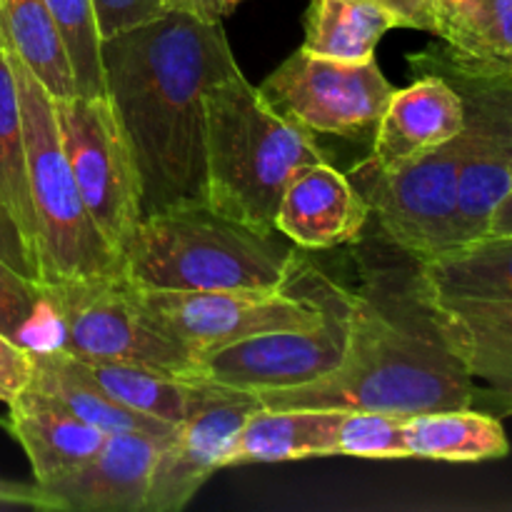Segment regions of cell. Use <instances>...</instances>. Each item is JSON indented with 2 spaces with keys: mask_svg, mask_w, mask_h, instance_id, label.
I'll return each instance as SVG.
<instances>
[{
  "mask_svg": "<svg viewBox=\"0 0 512 512\" xmlns=\"http://www.w3.org/2000/svg\"><path fill=\"white\" fill-rule=\"evenodd\" d=\"M105 95L140 178L143 215L208 203L205 93L238 70L223 23L170 10L100 43Z\"/></svg>",
  "mask_w": 512,
  "mask_h": 512,
  "instance_id": "obj_1",
  "label": "cell"
},
{
  "mask_svg": "<svg viewBox=\"0 0 512 512\" xmlns=\"http://www.w3.org/2000/svg\"><path fill=\"white\" fill-rule=\"evenodd\" d=\"M265 408L375 410L413 418L473 408L475 380L445 340L418 283L405 298L353 293V333L343 365L315 383L258 393Z\"/></svg>",
  "mask_w": 512,
  "mask_h": 512,
  "instance_id": "obj_2",
  "label": "cell"
},
{
  "mask_svg": "<svg viewBox=\"0 0 512 512\" xmlns=\"http://www.w3.org/2000/svg\"><path fill=\"white\" fill-rule=\"evenodd\" d=\"M208 205L260 235L275 233V215L290 180L328 155L313 133L285 118L243 70L205 93Z\"/></svg>",
  "mask_w": 512,
  "mask_h": 512,
  "instance_id": "obj_3",
  "label": "cell"
},
{
  "mask_svg": "<svg viewBox=\"0 0 512 512\" xmlns=\"http://www.w3.org/2000/svg\"><path fill=\"white\" fill-rule=\"evenodd\" d=\"M300 253L208 203L143 215L123 250L125 278L158 290H280Z\"/></svg>",
  "mask_w": 512,
  "mask_h": 512,
  "instance_id": "obj_4",
  "label": "cell"
},
{
  "mask_svg": "<svg viewBox=\"0 0 512 512\" xmlns=\"http://www.w3.org/2000/svg\"><path fill=\"white\" fill-rule=\"evenodd\" d=\"M8 48V45H5ZM23 115L28 188L38 225L40 283L95 278L123 270L118 250L103 238L90 218L60 145L53 98L8 48Z\"/></svg>",
  "mask_w": 512,
  "mask_h": 512,
  "instance_id": "obj_5",
  "label": "cell"
},
{
  "mask_svg": "<svg viewBox=\"0 0 512 512\" xmlns=\"http://www.w3.org/2000/svg\"><path fill=\"white\" fill-rule=\"evenodd\" d=\"M320 305V315L308 325L253 335L233 345L200 355L195 378L245 393L298 388L315 383L343 365L353 333V293L340 288L320 268L300 255L293 270Z\"/></svg>",
  "mask_w": 512,
  "mask_h": 512,
  "instance_id": "obj_6",
  "label": "cell"
},
{
  "mask_svg": "<svg viewBox=\"0 0 512 512\" xmlns=\"http://www.w3.org/2000/svg\"><path fill=\"white\" fill-rule=\"evenodd\" d=\"M43 293L50 325L58 328L50 348L83 360L148 365L198 380L195 355L170 343L145 320L123 270L43 285Z\"/></svg>",
  "mask_w": 512,
  "mask_h": 512,
  "instance_id": "obj_7",
  "label": "cell"
},
{
  "mask_svg": "<svg viewBox=\"0 0 512 512\" xmlns=\"http://www.w3.org/2000/svg\"><path fill=\"white\" fill-rule=\"evenodd\" d=\"M140 313L170 343L195 355L253 335L313 323L320 305L290 275L280 290H158L133 285Z\"/></svg>",
  "mask_w": 512,
  "mask_h": 512,
  "instance_id": "obj_8",
  "label": "cell"
},
{
  "mask_svg": "<svg viewBox=\"0 0 512 512\" xmlns=\"http://www.w3.org/2000/svg\"><path fill=\"white\" fill-rule=\"evenodd\" d=\"M60 145L90 218L123 258L143 205L140 178L120 120L108 95L53 98Z\"/></svg>",
  "mask_w": 512,
  "mask_h": 512,
  "instance_id": "obj_9",
  "label": "cell"
},
{
  "mask_svg": "<svg viewBox=\"0 0 512 512\" xmlns=\"http://www.w3.org/2000/svg\"><path fill=\"white\" fill-rule=\"evenodd\" d=\"M468 153V133H458L400 168L398 173H378L360 165L353 170V185L378 218L385 238L420 260L458 245V180Z\"/></svg>",
  "mask_w": 512,
  "mask_h": 512,
  "instance_id": "obj_10",
  "label": "cell"
},
{
  "mask_svg": "<svg viewBox=\"0 0 512 512\" xmlns=\"http://www.w3.org/2000/svg\"><path fill=\"white\" fill-rule=\"evenodd\" d=\"M265 98L310 133L348 140L373 138L395 85L378 60L343 63L300 48L260 85Z\"/></svg>",
  "mask_w": 512,
  "mask_h": 512,
  "instance_id": "obj_11",
  "label": "cell"
},
{
  "mask_svg": "<svg viewBox=\"0 0 512 512\" xmlns=\"http://www.w3.org/2000/svg\"><path fill=\"white\" fill-rule=\"evenodd\" d=\"M425 73L450 80L465 105L468 153L458 180V245H463L488 233L495 208L512 188V75Z\"/></svg>",
  "mask_w": 512,
  "mask_h": 512,
  "instance_id": "obj_12",
  "label": "cell"
},
{
  "mask_svg": "<svg viewBox=\"0 0 512 512\" xmlns=\"http://www.w3.org/2000/svg\"><path fill=\"white\" fill-rule=\"evenodd\" d=\"M260 408L255 393L215 385L208 398L173 428L160 448L150 480L145 512L183 510L218 470L243 428L245 418Z\"/></svg>",
  "mask_w": 512,
  "mask_h": 512,
  "instance_id": "obj_13",
  "label": "cell"
},
{
  "mask_svg": "<svg viewBox=\"0 0 512 512\" xmlns=\"http://www.w3.org/2000/svg\"><path fill=\"white\" fill-rule=\"evenodd\" d=\"M168 438L108 433L93 458L40 488L53 495L60 512H145L155 460Z\"/></svg>",
  "mask_w": 512,
  "mask_h": 512,
  "instance_id": "obj_14",
  "label": "cell"
},
{
  "mask_svg": "<svg viewBox=\"0 0 512 512\" xmlns=\"http://www.w3.org/2000/svg\"><path fill=\"white\" fill-rule=\"evenodd\" d=\"M463 128L465 105L453 83L438 73H423L408 88H395L390 95L365 165L378 173H398L453 140Z\"/></svg>",
  "mask_w": 512,
  "mask_h": 512,
  "instance_id": "obj_15",
  "label": "cell"
},
{
  "mask_svg": "<svg viewBox=\"0 0 512 512\" xmlns=\"http://www.w3.org/2000/svg\"><path fill=\"white\" fill-rule=\"evenodd\" d=\"M368 220V200L348 175L325 160L308 165L290 180L275 215V233L295 248L330 250L358 240Z\"/></svg>",
  "mask_w": 512,
  "mask_h": 512,
  "instance_id": "obj_16",
  "label": "cell"
},
{
  "mask_svg": "<svg viewBox=\"0 0 512 512\" xmlns=\"http://www.w3.org/2000/svg\"><path fill=\"white\" fill-rule=\"evenodd\" d=\"M433 15L443 48L413 60L418 68L512 75V0H433Z\"/></svg>",
  "mask_w": 512,
  "mask_h": 512,
  "instance_id": "obj_17",
  "label": "cell"
},
{
  "mask_svg": "<svg viewBox=\"0 0 512 512\" xmlns=\"http://www.w3.org/2000/svg\"><path fill=\"white\" fill-rule=\"evenodd\" d=\"M423 298L473 380H483L503 410H508L512 405V300Z\"/></svg>",
  "mask_w": 512,
  "mask_h": 512,
  "instance_id": "obj_18",
  "label": "cell"
},
{
  "mask_svg": "<svg viewBox=\"0 0 512 512\" xmlns=\"http://www.w3.org/2000/svg\"><path fill=\"white\" fill-rule=\"evenodd\" d=\"M5 430L30 460L38 485H50L93 458L105 433L75 418L55 398L25 385L8 403Z\"/></svg>",
  "mask_w": 512,
  "mask_h": 512,
  "instance_id": "obj_19",
  "label": "cell"
},
{
  "mask_svg": "<svg viewBox=\"0 0 512 512\" xmlns=\"http://www.w3.org/2000/svg\"><path fill=\"white\" fill-rule=\"evenodd\" d=\"M343 410L330 408H255L235 435L225 468L253 463L328 458Z\"/></svg>",
  "mask_w": 512,
  "mask_h": 512,
  "instance_id": "obj_20",
  "label": "cell"
},
{
  "mask_svg": "<svg viewBox=\"0 0 512 512\" xmlns=\"http://www.w3.org/2000/svg\"><path fill=\"white\" fill-rule=\"evenodd\" d=\"M413 263L420 293L430 298L512 300V235H480Z\"/></svg>",
  "mask_w": 512,
  "mask_h": 512,
  "instance_id": "obj_21",
  "label": "cell"
},
{
  "mask_svg": "<svg viewBox=\"0 0 512 512\" xmlns=\"http://www.w3.org/2000/svg\"><path fill=\"white\" fill-rule=\"evenodd\" d=\"M33 353V373L28 385L58 400L68 413L83 423L108 433H145L155 438H168L175 425L130 410L105 395L93 380L85 378L73 365L68 353L58 348H38Z\"/></svg>",
  "mask_w": 512,
  "mask_h": 512,
  "instance_id": "obj_22",
  "label": "cell"
},
{
  "mask_svg": "<svg viewBox=\"0 0 512 512\" xmlns=\"http://www.w3.org/2000/svg\"><path fill=\"white\" fill-rule=\"evenodd\" d=\"M70 360L85 378L93 380L105 395L118 400L120 405L163 420L168 425L183 423L208 398L210 388H213V383L208 380L183 378V375L148 368V365L83 360L75 355H70Z\"/></svg>",
  "mask_w": 512,
  "mask_h": 512,
  "instance_id": "obj_23",
  "label": "cell"
},
{
  "mask_svg": "<svg viewBox=\"0 0 512 512\" xmlns=\"http://www.w3.org/2000/svg\"><path fill=\"white\" fill-rule=\"evenodd\" d=\"M408 458L443 463H483L510 453L498 418L473 408H450L405 418Z\"/></svg>",
  "mask_w": 512,
  "mask_h": 512,
  "instance_id": "obj_24",
  "label": "cell"
},
{
  "mask_svg": "<svg viewBox=\"0 0 512 512\" xmlns=\"http://www.w3.org/2000/svg\"><path fill=\"white\" fill-rule=\"evenodd\" d=\"M398 20L370 0H310L303 50L320 58L365 63Z\"/></svg>",
  "mask_w": 512,
  "mask_h": 512,
  "instance_id": "obj_25",
  "label": "cell"
},
{
  "mask_svg": "<svg viewBox=\"0 0 512 512\" xmlns=\"http://www.w3.org/2000/svg\"><path fill=\"white\" fill-rule=\"evenodd\" d=\"M0 28L5 45L28 65L50 98L75 95L68 50L45 0H0Z\"/></svg>",
  "mask_w": 512,
  "mask_h": 512,
  "instance_id": "obj_26",
  "label": "cell"
},
{
  "mask_svg": "<svg viewBox=\"0 0 512 512\" xmlns=\"http://www.w3.org/2000/svg\"><path fill=\"white\" fill-rule=\"evenodd\" d=\"M0 203L18 225L25 245L38 260V225L28 188V158H25L23 115L8 48H0ZM40 268V260H38Z\"/></svg>",
  "mask_w": 512,
  "mask_h": 512,
  "instance_id": "obj_27",
  "label": "cell"
},
{
  "mask_svg": "<svg viewBox=\"0 0 512 512\" xmlns=\"http://www.w3.org/2000/svg\"><path fill=\"white\" fill-rule=\"evenodd\" d=\"M63 35L78 95H105L100 35L90 0H45Z\"/></svg>",
  "mask_w": 512,
  "mask_h": 512,
  "instance_id": "obj_28",
  "label": "cell"
},
{
  "mask_svg": "<svg viewBox=\"0 0 512 512\" xmlns=\"http://www.w3.org/2000/svg\"><path fill=\"white\" fill-rule=\"evenodd\" d=\"M333 455L368 460L408 458L405 418L375 410H343L335 428Z\"/></svg>",
  "mask_w": 512,
  "mask_h": 512,
  "instance_id": "obj_29",
  "label": "cell"
},
{
  "mask_svg": "<svg viewBox=\"0 0 512 512\" xmlns=\"http://www.w3.org/2000/svg\"><path fill=\"white\" fill-rule=\"evenodd\" d=\"M45 320L50 323L43 285L20 275L0 258V333L35 350Z\"/></svg>",
  "mask_w": 512,
  "mask_h": 512,
  "instance_id": "obj_30",
  "label": "cell"
},
{
  "mask_svg": "<svg viewBox=\"0 0 512 512\" xmlns=\"http://www.w3.org/2000/svg\"><path fill=\"white\" fill-rule=\"evenodd\" d=\"M90 5L100 40L153 23L170 13L168 0H90Z\"/></svg>",
  "mask_w": 512,
  "mask_h": 512,
  "instance_id": "obj_31",
  "label": "cell"
},
{
  "mask_svg": "<svg viewBox=\"0 0 512 512\" xmlns=\"http://www.w3.org/2000/svg\"><path fill=\"white\" fill-rule=\"evenodd\" d=\"M0 258H3L10 268L18 270L20 275L40 283L38 260H35V255L30 253V248L25 245L18 225H15V220L10 218V213L5 210L3 203H0Z\"/></svg>",
  "mask_w": 512,
  "mask_h": 512,
  "instance_id": "obj_32",
  "label": "cell"
},
{
  "mask_svg": "<svg viewBox=\"0 0 512 512\" xmlns=\"http://www.w3.org/2000/svg\"><path fill=\"white\" fill-rule=\"evenodd\" d=\"M30 373H33V353L0 333V388L8 390L10 400L28 385Z\"/></svg>",
  "mask_w": 512,
  "mask_h": 512,
  "instance_id": "obj_33",
  "label": "cell"
},
{
  "mask_svg": "<svg viewBox=\"0 0 512 512\" xmlns=\"http://www.w3.org/2000/svg\"><path fill=\"white\" fill-rule=\"evenodd\" d=\"M0 508H30L60 512L53 495L38 483H20V480L0 478Z\"/></svg>",
  "mask_w": 512,
  "mask_h": 512,
  "instance_id": "obj_34",
  "label": "cell"
},
{
  "mask_svg": "<svg viewBox=\"0 0 512 512\" xmlns=\"http://www.w3.org/2000/svg\"><path fill=\"white\" fill-rule=\"evenodd\" d=\"M370 3L380 5L388 10L400 28L423 30V33H433L435 15H433V0H370Z\"/></svg>",
  "mask_w": 512,
  "mask_h": 512,
  "instance_id": "obj_35",
  "label": "cell"
},
{
  "mask_svg": "<svg viewBox=\"0 0 512 512\" xmlns=\"http://www.w3.org/2000/svg\"><path fill=\"white\" fill-rule=\"evenodd\" d=\"M243 0H168L170 10L188 13L205 23H223Z\"/></svg>",
  "mask_w": 512,
  "mask_h": 512,
  "instance_id": "obj_36",
  "label": "cell"
},
{
  "mask_svg": "<svg viewBox=\"0 0 512 512\" xmlns=\"http://www.w3.org/2000/svg\"><path fill=\"white\" fill-rule=\"evenodd\" d=\"M488 233L490 235H512V188L508 190V195L500 200L498 208H495L493 218H490V225H488Z\"/></svg>",
  "mask_w": 512,
  "mask_h": 512,
  "instance_id": "obj_37",
  "label": "cell"
},
{
  "mask_svg": "<svg viewBox=\"0 0 512 512\" xmlns=\"http://www.w3.org/2000/svg\"><path fill=\"white\" fill-rule=\"evenodd\" d=\"M0 403H5V405L10 403V393H8V390H3V388H0Z\"/></svg>",
  "mask_w": 512,
  "mask_h": 512,
  "instance_id": "obj_38",
  "label": "cell"
},
{
  "mask_svg": "<svg viewBox=\"0 0 512 512\" xmlns=\"http://www.w3.org/2000/svg\"><path fill=\"white\" fill-rule=\"evenodd\" d=\"M3 43H5V40H3V28H0V48H3Z\"/></svg>",
  "mask_w": 512,
  "mask_h": 512,
  "instance_id": "obj_39",
  "label": "cell"
},
{
  "mask_svg": "<svg viewBox=\"0 0 512 512\" xmlns=\"http://www.w3.org/2000/svg\"><path fill=\"white\" fill-rule=\"evenodd\" d=\"M505 413H508V415H512V405H510V408H508V410H505Z\"/></svg>",
  "mask_w": 512,
  "mask_h": 512,
  "instance_id": "obj_40",
  "label": "cell"
}]
</instances>
